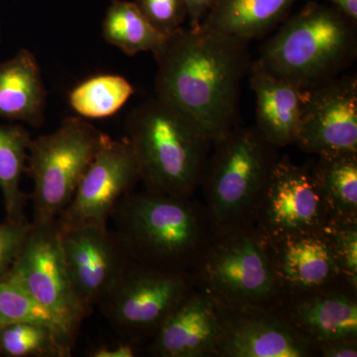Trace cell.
<instances>
[{
  "label": "cell",
  "mask_w": 357,
  "mask_h": 357,
  "mask_svg": "<svg viewBox=\"0 0 357 357\" xmlns=\"http://www.w3.org/2000/svg\"><path fill=\"white\" fill-rule=\"evenodd\" d=\"M249 42L203 25L181 27L153 52L156 96L192 119L213 142L238 124Z\"/></svg>",
  "instance_id": "obj_1"
},
{
  "label": "cell",
  "mask_w": 357,
  "mask_h": 357,
  "mask_svg": "<svg viewBox=\"0 0 357 357\" xmlns=\"http://www.w3.org/2000/svg\"><path fill=\"white\" fill-rule=\"evenodd\" d=\"M110 220L134 262L162 271L190 273L213 234L204 203L146 190L122 198Z\"/></svg>",
  "instance_id": "obj_2"
},
{
  "label": "cell",
  "mask_w": 357,
  "mask_h": 357,
  "mask_svg": "<svg viewBox=\"0 0 357 357\" xmlns=\"http://www.w3.org/2000/svg\"><path fill=\"white\" fill-rule=\"evenodd\" d=\"M126 133L137 159L144 190L194 196L213 142L190 117L156 96L130 112Z\"/></svg>",
  "instance_id": "obj_3"
},
{
  "label": "cell",
  "mask_w": 357,
  "mask_h": 357,
  "mask_svg": "<svg viewBox=\"0 0 357 357\" xmlns=\"http://www.w3.org/2000/svg\"><path fill=\"white\" fill-rule=\"evenodd\" d=\"M263 44V69L310 91L344 75L356 61V23L335 6L307 4Z\"/></svg>",
  "instance_id": "obj_4"
},
{
  "label": "cell",
  "mask_w": 357,
  "mask_h": 357,
  "mask_svg": "<svg viewBox=\"0 0 357 357\" xmlns=\"http://www.w3.org/2000/svg\"><path fill=\"white\" fill-rule=\"evenodd\" d=\"M278 150L255 126L238 123L213 141L199 185L213 234L253 225Z\"/></svg>",
  "instance_id": "obj_5"
},
{
  "label": "cell",
  "mask_w": 357,
  "mask_h": 357,
  "mask_svg": "<svg viewBox=\"0 0 357 357\" xmlns=\"http://www.w3.org/2000/svg\"><path fill=\"white\" fill-rule=\"evenodd\" d=\"M190 274L195 287L220 304L272 307L280 296L253 225L213 234Z\"/></svg>",
  "instance_id": "obj_6"
},
{
  "label": "cell",
  "mask_w": 357,
  "mask_h": 357,
  "mask_svg": "<svg viewBox=\"0 0 357 357\" xmlns=\"http://www.w3.org/2000/svg\"><path fill=\"white\" fill-rule=\"evenodd\" d=\"M102 131L83 117H68L53 132L31 140L27 170L33 181V225L55 222L74 198L98 151Z\"/></svg>",
  "instance_id": "obj_7"
},
{
  "label": "cell",
  "mask_w": 357,
  "mask_h": 357,
  "mask_svg": "<svg viewBox=\"0 0 357 357\" xmlns=\"http://www.w3.org/2000/svg\"><path fill=\"white\" fill-rule=\"evenodd\" d=\"M194 288L189 272L162 271L133 262L98 307L124 340L140 344L151 340Z\"/></svg>",
  "instance_id": "obj_8"
},
{
  "label": "cell",
  "mask_w": 357,
  "mask_h": 357,
  "mask_svg": "<svg viewBox=\"0 0 357 357\" xmlns=\"http://www.w3.org/2000/svg\"><path fill=\"white\" fill-rule=\"evenodd\" d=\"M4 278L17 284L48 310L75 342L79 326L89 314L70 282L57 220L46 225L32 223L20 256Z\"/></svg>",
  "instance_id": "obj_9"
},
{
  "label": "cell",
  "mask_w": 357,
  "mask_h": 357,
  "mask_svg": "<svg viewBox=\"0 0 357 357\" xmlns=\"http://www.w3.org/2000/svg\"><path fill=\"white\" fill-rule=\"evenodd\" d=\"M330 220L312 163L298 165L287 156L280 157L268 178L253 220L260 236L319 231Z\"/></svg>",
  "instance_id": "obj_10"
},
{
  "label": "cell",
  "mask_w": 357,
  "mask_h": 357,
  "mask_svg": "<svg viewBox=\"0 0 357 357\" xmlns=\"http://www.w3.org/2000/svg\"><path fill=\"white\" fill-rule=\"evenodd\" d=\"M140 181L139 166L130 144L103 132L74 198L58 218V227L109 225L115 206Z\"/></svg>",
  "instance_id": "obj_11"
},
{
  "label": "cell",
  "mask_w": 357,
  "mask_h": 357,
  "mask_svg": "<svg viewBox=\"0 0 357 357\" xmlns=\"http://www.w3.org/2000/svg\"><path fill=\"white\" fill-rule=\"evenodd\" d=\"M59 232L70 282L89 316L126 273L133 259L109 225L59 227Z\"/></svg>",
  "instance_id": "obj_12"
},
{
  "label": "cell",
  "mask_w": 357,
  "mask_h": 357,
  "mask_svg": "<svg viewBox=\"0 0 357 357\" xmlns=\"http://www.w3.org/2000/svg\"><path fill=\"white\" fill-rule=\"evenodd\" d=\"M314 156L357 154V79L342 75L310 89L296 144Z\"/></svg>",
  "instance_id": "obj_13"
},
{
  "label": "cell",
  "mask_w": 357,
  "mask_h": 357,
  "mask_svg": "<svg viewBox=\"0 0 357 357\" xmlns=\"http://www.w3.org/2000/svg\"><path fill=\"white\" fill-rule=\"evenodd\" d=\"M271 307L312 351L331 340L357 337V286L349 281L281 294Z\"/></svg>",
  "instance_id": "obj_14"
},
{
  "label": "cell",
  "mask_w": 357,
  "mask_h": 357,
  "mask_svg": "<svg viewBox=\"0 0 357 357\" xmlns=\"http://www.w3.org/2000/svg\"><path fill=\"white\" fill-rule=\"evenodd\" d=\"M218 305L222 335L217 357L316 356L271 307Z\"/></svg>",
  "instance_id": "obj_15"
},
{
  "label": "cell",
  "mask_w": 357,
  "mask_h": 357,
  "mask_svg": "<svg viewBox=\"0 0 357 357\" xmlns=\"http://www.w3.org/2000/svg\"><path fill=\"white\" fill-rule=\"evenodd\" d=\"M261 237L280 295L347 281L335 263L323 230Z\"/></svg>",
  "instance_id": "obj_16"
},
{
  "label": "cell",
  "mask_w": 357,
  "mask_h": 357,
  "mask_svg": "<svg viewBox=\"0 0 357 357\" xmlns=\"http://www.w3.org/2000/svg\"><path fill=\"white\" fill-rule=\"evenodd\" d=\"M220 335L218 303L195 287L159 326L146 351L154 357H217Z\"/></svg>",
  "instance_id": "obj_17"
},
{
  "label": "cell",
  "mask_w": 357,
  "mask_h": 357,
  "mask_svg": "<svg viewBox=\"0 0 357 357\" xmlns=\"http://www.w3.org/2000/svg\"><path fill=\"white\" fill-rule=\"evenodd\" d=\"M249 70L256 98V128L278 149L295 145L309 91L270 74L256 61Z\"/></svg>",
  "instance_id": "obj_18"
},
{
  "label": "cell",
  "mask_w": 357,
  "mask_h": 357,
  "mask_svg": "<svg viewBox=\"0 0 357 357\" xmlns=\"http://www.w3.org/2000/svg\"><path fill=\"white\" fill-rule=\"evenodd\" d=\"M47 93L38 61L22 49L0 64V117L41 126Z\"/></svg>",
  "instance_id": "obj_19"
},
{
  "label": "cell",
  "mask_w": 357,
  "mask_h": 357,
  "mask_svg": "<svg viewBox=\"0 0 357 357\" xmlns=\"http://www.w3.org/2000/svg\"><path fill=\"white\" fill-rule=\"evenodd\" d=\"M297 0H217L202 25L236 38H262L286 20Z\"/></svg>",
  "instance_id": "obj_20"
},
{
  "label": "cell",
  "mask_w": 357,
  "mask_h": 357,
  "mask_svg": "<svg viewBox=\"0 0 357 357\" xmlns=\"http://www.w3.org/2000/svg\"><path fill=\"white\" fill-rule=\"evenodd\" d=\"M31 140L22 126H0V190L8 222H29L25 217L27 196L21 190V180Z\"/></svg>",
  "instance_id": "obj_21"
},
{
  "label": "cell",
  "mask_w": 357,
  "mask_h": 357,
  "mask_svg": "<svg viewBox=\"0 0 357 357\" xmlns=\"http://www.w3.org/2000/svg\"><path fill=\"white\" fill-rule=\"evenodd\" d=\"M312 171L331 220H357V154L318 156Z\"/></svg>",
  "instance_id": "obj_22"
},
{
  "label": "cell",
  "mask_w": 357,
  "mask_h": 357,
  "mask_svg": "<svg viewBox=\"0 0 357 357\" xmlns=\"http://www.w3.org/2000/svg\"><path fill=\"white\" fill-rule=\"evenodd\" d=\"M105 41L128 56L155 50L164 36L151 25L135 2L115 0L107 9L102 24Z\"/></svg>",
  "instance_id": "obj_23"
},
{
  "label": "cell",
  "mask_w": 357,
  "mask_h": 357,
  "mask_svg": "<svg viewBox=\"0 0 357 357\" xmlns=\"http://www.w3.org/2000/svg\"><path fill=\"white\" fill-rule=\"evenodd\" d=\"M132 84L119 75H100L70 91L69 102L84 119H107L124 107L133 95Z\"/></svg>",
  "instance_id": "obj_24"
},
{
  "label": "cell",
  "mask_w": 357,
  "mask_h": 357,
  "mask_svg": "<svg viewBox=\"0 0 357 357\" xmlns=\"http://www.w3.org/2000/svg\"><path fill=\"white\" fill-rule=\"evenodd\" d=\"M73 344L50 326L18 323L0 328V356L69 357Z\"/></svg>",
  "instance_id": "obj_25"
},
{
  "label": "cell",
  "mask_w": 357,
  "mask_h": 357,
  "mask_svg": "<svg viewBox=\"0 0 357 357\" xmlns=\"http://www.w3.org/2000/svg\"><path fill=\"white\" fill-rule=\"evenodd\" d=\"M18 323H40L50 326L75 344L48 310L33 299L17 284L3 277L0 279V328Z\"/></svg>",
  "instance_id": "obj_26"
},
{
  "label": "cell",
  "mask_w": 357,
  "mask_h": 357,
  "mask_svg": "<svg viewBox=\"0 0 357 357\" xmlns=\"http://www.w3.org/2000/svg\"><path fill=\"white\" fill-rule=\"evenodd\" d=\"M321 230L340 272L357 286V220L332 218Z\"/></svg>",
  "instance_id": "obj_27"
},
{
  "label": "cell",
  "mask_w": 357,
  "mask_h": 357,
  "mask_svg": "<svg viewBox=\"0 0 357 357\" xmlns=\"http://www.w3.org/2000/svg\"><path fill=\"white\" fill-rule=\"evenodd\" d=\"M135 4L164 36L183 27L188 18L184 0H135Z\"/></svg>",
  "instance_id": "obj_28"
},
{
  "label": "cell",
  "mask_w": 357,
  "mask_h": 357,
  "mask_svg": "<svg viewBox=\"0 0 357 357\" xmlns=\"http://www.w3.org/2000/svg\"><path fill=\"white\" fill-rule=\"evenodd\" d=\"M31 229V222L0 223V278L10 271Z\"/></svg>",
  "instance_id": "obj_29"
},
{
  "label": "cell",
  "mask_w": 357,
  "mask_h": 357,
  "mask_svg": "<svg viewBox=\"0 0 357 357\" xmlns=\"http://www.w3.org/2000/svg\"><path fill=\"white\" fill-rule=\"evenodd\" d=\"M316 356L356 357L357 337L338 338L317 345L314 349Z\"/></svg>",
  "instance_id": "obj_30"
},
{
  "label": "cell",
  "mask_w": 357,
  "mask_h": 357,
  "mask_svg": "<svg viewBox=\"0 0 357 357\" xmlns=\"http://www.w3.org/2000/svg\"><path fill=\"white\" fill-rule=\"evenodd\" d=\"M138 345L136 342L124 340L114 345H105V347H96L89 352L91 357H134L139 354Z\"/></svg>",
  "instance_id": "obj_31"
},
{
  "label": "cell",
  "mask_w": 357,
  "mask_h": 357,
  "mask_svg": "<svg viewBox=\"0 0 357 357\" xmlns=\"http://www.w3.org/2000/svg\"><path fill=\"white\" fill-rule=\"evenodd\" d=\"M217 0H184L190 26L202 25Z\"/></svg>",
  "instance_id": "obj_32"
},
{
  "label": "cell",
  "mask_w": 357,
  "mask_h": 357,
  "mask_svg": "<svg viewBox=\"0 0 357 357\" xmlns=\"http://www.w3.org/2000/svg\"><path fill=\"white\" fill-rule=\"evenodd\" d=\"M337 8L347 17L357 22V0H326Z\"/></svg>",
  "instance_id": "obj_33"
},
{
  "label": "cell",
  "mask_w": 357,
  "mask_h": 357,
  "mask_svg": "<svg viewBox=\"0 0 357 357\" xmlns=\"http://www.w3.org/2000/svg\"><path fill=\"white\" fill-rule=\"evenodd\" d=\"M0 279H1V278H0Z\"/></svg>",
  "instance_id": "obj_34"
}]
</instances>
